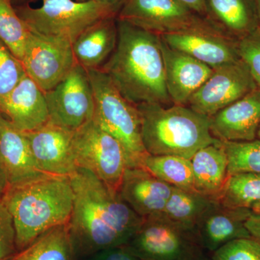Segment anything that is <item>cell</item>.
I'll use <instances>...</instances> for the list:
<instances>
[{
	"label": "cell",
	"mask_w": 260,
	"mask_h": 260,
	"mask_svg": "<svg viewBox=\"0 0 260 260\" xmlns=\"http://www.w3.org/2000/svg\"><path fill=\"white\" fill-rule=\"evenodd\" d=\"M253 1H254V5H255L256 14H257L260 26V0H253Z\"/></svg>",
	"instance_id": "cell-40"
},
{
	"label": "cell",
	"mask_w": 260,
	"mask_h": 260,
	"mask_svg": "<svg viewBox=\"0 0 260 260\" xmlns=\"http://www.w3.org/2000/svg\"><path fill=\"white\" fill-rule=\"evenodd\" d=\"M238 52L260 89V26L238 41Z\"/></svg>",
	"instance_id": "cell-32"
},
{
	"label": "cell",
	"mask_w": 260,
	"mask_h": 260,
	"mask_svg": "<svg viewBox=\"0 0 260 260\" xmlns=\"http://www.w3.org/2000/svg\"><path fill=\"white\" fill-rule=\"evenodd\" d=\"M10 3H12V5L14 7L18 6V5H21L23 4H25L26 3L28 0H10Z\"/></svg>",
	"instance_id": "cell-41"
},
{
	"label": "cell",
	"mask_w": 260,
	"mask_h": 260,
	"mask_svg": "<svg viewBox=\"0 0 260 260\" xmlns=\"http://www.w3.org/2000/svg\"><path fill=\"white\" fill-rule=\"evenodd\" d=\"M221 142L227 155L229 177L246 173L260 175V140Z\"/></svg>",
	"instance_id": "cell-29"
},
{
	"label": "cell",
	"mask_w": 260,
	"mask_h": 260,
	"mask_svg": "<svg viewBox=\"0 0 260 260\" xmlns=\"http://www.w3.org/2000/svg\"><path fill=\"white\" fill-rule=\"evenodd\" d=\"M70 178L74 200L67 225L78 259L126 245L144 218L90 171L78 167Z\"/></svg>",
	"instance_id": "cell-1"
},
{
	"label": "cell",
	"mask_w": 260,
	"mask_h": 260,
	"mask_svg": "<svg viewBox=\"0 0 260 260\" xmlns=\"http://www.w3.org/2000/svg\"><path fill=\"white\" fill-rule=\"evenodd\" d=\"M44 94L53 124L75 132L93 119L95 101L88 70L78 63L60 83Z\"/></svg>",
	"instance_id": "cell-10"
},
{
	"label": "cell",
	"mask_w": 260,
	"mask_h": 260,
	"mask_svg": "<svg viewBox=\"0 0 260 260\" xmlns=\"http://www.w3.org/2000/svg\"><path fill=\"white\" fill-rule=\"evenodd\" d=\"M117 27L115 50L100 70L121 95L135 106L173 105L166 85L160 35L119 19Z\"/></svg>",
	"instance_id": "cell-2"
},
{
	"label": "cell",
	"mask_w": 260,
	"mask_h": 260,
	"mask_svg": "<svg viewBox=\"0 0 260 260\" xmlns=\"http://www.w3.org/2000/svg\"><path fill=\"white\" fill-rule=\"evenodd\" d=\"M141 137L147 153L191 159L200 149L216 143L210 130V117L187 106L164 107L156 104L137 106Z\"/></svg>",
	"instance_id": "cell-4"
},
{
	"label": "cell",
	"mask_w": 260,
	"mask_h": 260,
	"mask_svg": "<svg viewBox=\"0 0 260 260\" xmlns=\"http://www.w3.org/2000/svg\"><path fill=\"white\" fill-rule=\"evenodd\" d=\"M257 139L260 140V126H259V130H258V133H257Z\"/></svg>",
	"instance_id": "cell-43"
},
{
	"label": "cell",
	"mask_w": 260,
	"mask_h": 260,
	"mask_svg": "<svg viewBox=\"0 0 260 260\" xmlns=\"http://www.w3.org/2000/svg\"><path fill=\"white\" fill-rule=\"evenodd\" d=\"M260 126V89L219 111L210 117L215 139L227 142L251 141L257 138Z\"/></svg>",
	"instance_id": "cell-16"
},
{
	"label": "cell",
	"mask_w": 260,
	"mask_h": 260,
	"mask_svg": "<svg viewBox=\"0 0 260 260\" xmlns=\"http://www.w3.org/2000/svg\"><path fill=\"white\" fill-rule=\"evenodd\" d=\"M0 168L9 185L23 184L44 175L39 170L26 137L0 114Z\"/></svg>",
	"instance_id": "cell-20"
},
{
	"label": "cell",
	"mask_w": 260,
	"mask_h": 260,
	"mask_svg": "<svg viewBox=\"0 0 260 260\" xmlns=\"http://www.w3.org/2000/svg\"><path fill=\"white\" fill-rule=\"evenodd\" d=\"M211 260H260V242L252 237L235 239L214 251Z\"/></svg>",
	"instance_id": "cell-31"
},
{
	"label": "cell",
	"mask_w": 260,
	"mask_h": 260,
	"mask_svg": "<svg viewBox=\"0 0 260 260\" xmlns=\"http://www.w3.org/2000/svg\"><path fill=\"white\" fill-rule=\"evenodd\" d=\"M73 200L71 181L66 176L45 174L9 185L2 201L13 218L17 251L23 250L51 228L68 224Z\"/></svg>",
	"instance_id": "cell-3"
},
{
	"label": "cell",
	"mask_w": 260,
	"mask_h": 260,
	"mask_svg": "<svg viewBox=\"0 0 260 260\" xmlns=\"http://www.w3.org/2000/svg\"><path fill=\"white\" fill-rule=\"evenodd\" d=\"M195 191L218 201L228 177V158L220 140L200 149L191 157Z\"/></svg>",
	"instance_id": "cell-22"
},
{
	"label": "cell",
	"mask_w": 260,
	"mask_h": 260,
	"mask_svg": "<svg viewBox=\"0 0 260 260\" xmlns=\"http://www.w3.org/2000/svg\"><path fill=\"white\" fill-rule=\"evenodd\" d=\"M166 85L173 104L187 105L196 90L210 78L213 69L184 53L176 50L160 37Z\"/></svg>",
	"instance_id": "cell-15"
},
{
	"label": "cell",
	"mask_w": 260,
	"mask_h": 260,
	"mask_svg": "<svg viewBox=\"0 0 260 260\" xmlns=\"http://www.w3.org/2000/svg\"><path fill=\"white\" fill-rule=\"evenodd\" d=\"M21 61L25 74L44 93L60 83L77 64L71 39L30 30Z\"/></svg>",
	"instance_id": "cell-9"
},
{
	"label": "cell",
	"mask_w": 260,
	"mask_h": 260,
	"mask_svg": "<svg viewBox=\"0 0 260 260\" xmlns=\"http://www.w3.org/2000/svg\"><path fill=\"white\" fill-rule=\"evenodd\" d=\"M142 167L169 185L184 190L195 191L190 159L148 154Z\"/></svg>",
	"instance_id": "cell-26"
},
{
	"label": "cell",
	"mask_w": 260,
	"mask_h": 260,
	"mask_svg": "<svg viewBox=\"0 0 260 260\" xmlns=\"http://www.w3.org/2000/svg\"><path fill=\"white\" fill-rule=\"evenodd\" d=\"M39 0H28V2H27L26 3H36V2H39ZM75 1L77 2H87V1H90V0H75Z\"/></svg>",
	"instance_id": "cell-42"
},
{
	"label": "cell",
	"mask_w": 260,
	"mask_h": 260,
	"mask_svg": "<svg viewBox=\"0 0 260 260\" xmlns=\"http://www.w3.org/2000/svg\"><path fill=\"white\" fill-rule=\"evenodd\" d=\"M173 186L143 167H127L119 187V196L143 218L161 213Z\"/></svg>",
	"instance_id": "cell-18"
},
{
	"label": "cell",
	"mask_w": 260,
	"mask_h": 260,
	"mask_svg": "<svg viewBox=\"0 0 260 260\" xmlns=\"http://www.w3.org/2000/svg\"><path fill=\"white\" fill-rule=\"evenodd\" d=\"M29 30L10 0H0V41L20 61L23 58Z\"/></svg>",
	"instance_id": "cell-28"
},
{
	"label": "cell",
	"mask_w": 260,
	"mask_h": 260,
	"mask_svg": "<svg viewBox=\"0 0 260 260\" xmlns=\"http://www.w3.org/2000/svg\"><path fill=\"white\" fill-rule=\"evenodd\" d=\"M207 19L239 41L259 26L253 0H206Z\"/></svg>",
	"instance_id": "cell-23"
},
{
	"label": "cell",
	"mask_w": 260,
	"mask_h": 260,
	"mask_svg": "<svg viewBox=\"0 0 260 260\" xmlns=\"http://www.w3.org/2000/svg\"><path fill=\"white\" fill-rule=\"evenodd\" d=\"M160 36L169 47L191 56L212 69L240 59L238 40L211 21L202 26Z\"/></svg>",
	"instance_id": "cell-13"
},
{
	"label": "cell",
	"mask_w": 260,
	"mask_h": 260,
	"mask_svg": "<svg viewBox=\"0 0 260 260\" xmlns=\"http://www.w3.org/2000/svg\"><path fill=\"white\" fill-rule=\"evenodd\" d=\"M257 88L249 68L240 59L213 69L210 78L191 95L186 106L211 117Z\"/></svg>",
	"instance_id": "cell-11"
},
{
	"label": "cell",
	"mask_w": 260,
	"mask_h": 260,
	"mask_svg": "<svg viewBox=\"0 0 260 260\" xmlns=\"http://www.w3.org/2000/svg\"><path fill=\"white\" fill-rule=\"evenodd\" d=\"M73 133L51 121L39 129L24 133L41 172L66 177L76 172Z\"/></svg>",
	"instance_id": "cell-14"
},
{
	"label": "cell",
	"mask_w": 260,
	"mask_h": 260,
	"mask_svg": "<svg viewBox=\"0 0 260 260\" xmlns=\"http://www.w3.org/2000/svg\"><path fill=\"white\" fill-rule=\"evenodd\" d=\"M245 225L252 237L260 242V213H252L246 220Z\"/></svg>",
	"instance_id": "cell-37"
},
{
	"label": "cell",
	"mask_w": 260,
	"mask_h": 260,
	"mask_svg": "<svg viewBox=\"0 0 260 260\" xmlns=\"http://www.w3.org/2000/svg\"><path fill=\"white\" fill-rule=\"evenodd\" d=\"M116 18L158 35L183 31L210 22L177 0H127Z\"/></svg>",
	"instance_id": "cell-12"
},
{
	"label": "cell",
	"mask_w": 260,
	"mask_h": 260,
	"mask_svg": "<svg viewBox=\"0 0 260 260\" xmlns=\"http://www.w3.org/2000/svg\"><path fill=\"white\" fill-rule=\"evenodd\" d=\"M85 260H141L135 256L126 245L109 248L98 251Z\"/></svg>",
	"instance_id": "cell-34"
},
{
	"label": "cell",
	"mask_w": 260,
	"mask_h": 260,
	"mask_svg": "<svg viewBox=\"0 0 260 260\" xmlns=\"http://www.w3.org/2000/svg\"><path fill=\"white\" fill-rule=\"evenodd\" d=\"M126 246L141 260H186L203 251L194 232L162 213L144 218Z\"/></svg>",
	"instance_id": "cell-8"
},
{
	"label": "cell",
	"mask_w": 260,
	"mask_h": 260,
	"mask_svg": "<svg viewBox=\"0 0 260 260\" xmlns=\"http://www.w3.org/2000/svg\"><path fill=\"white\" fill-rule=\"evenodd\" d=\"M186 260H211V259H208L203 254V252H200L199 254H195V255L191 256V257L188 258Z\"/></svg>",
	"instance_id": "cell-39"
},
{
	"label": "cell",
	"mask_w": 260,
	"mask_h": 260,
	"mask_svg": "<svg viewBox=\"0 0 260 260\" xmlns=\"http://www.w3.org/2000/svg\"><path fill=\"white\" fill-rule=\"evenodd\" d=\"M8 186H9V183H8L6 175L3 169L0 168V201L3 200Z\"/></svg>",
	"instance_id": "cell-38"
},
{
	"label": "cell",
	"mask_w": 260,
	"mask_h": 260,
	"mask_svg": "<svg viewBox=\"0 0 260 260\" xmlns=\"http://www.w3.org/2000/svg\"><path fill=\"white\" fill-rule=\"evenodd\" d=\"M41 5L25 3L15 7L30 31L75 40L85 29L102 19L112 16L93 0H39ZM116 18V17H114Z\"/></svg>",
	"instance_id": "cell-6"
},
{
	"label": "cell",
	"mask_w": 260,
	"mask_h": 260,
	"mask_svg": "<svg viewBox=\"0 0 260 260\" xmlns=\"http://www.w3.org/2000/svg\"><path fill=\"white\" fill-rule=\"evenodd\" d=\"M177 1L186 5L197 14L207 18L206 0H177Z\"/></svg>",
	"instance_id": "cell-36"
},
{
	"label": "cell",
	"mask_w": 260,
	"mask_h": 260,
	"mask_svg": "<svg viewBox=\"0 0 260 260\" xmlns=\"http://www.w3.org/2000/svg\"><path fill=\"white\" fill-rule=\"evenodd\" d=\"M110 13L112 16L117 18L119 12L122 9L127 0H93Z\"/></svg>",
	"instance_id": "cell-35"
},
{
	"label": "cell",
	"mask_w": 260,
	"mask_h": 260,
	"mask_svg": "<svg viewBox=\"0 0 260 260\" xmlns=\"http://www.w3.org/2000/svg\"><path fill=\"white\" fill-rule=\"evenodd\" d=\"M215 201L198 191L173 186L172 194L162 213L174 223L195 234L200 219Z\"/></svg>",
	"instance_id": "cell-25"
},
{
	"label": "cell",
	"mask_w": 260,
	"mask_h": 260,
	"mask_svg": "<svg viewBox=\"0 0 260 260\" xmlns=\"http://www.w3.org/2000/svg\"><path fill=\"white\" fill-rule=\"evenodd\" d=\"M117 41V19H102L73 41L75 60L87 70L102 69L115 50Z\"/></svg>",
	"instance_id": "cell-21"
},
{
	"label": "cell",
	"mask_w": 260,
	"mask_h": 260,
	"mask_svg": "<svg viewBox=\"0 0 260 260\" xmlns=\"http://www.w3.org/2000/svg\"><path fill=\"white\" fill-rule=\"evenodd\" d=\"M9 260H78L68 225L51 228Z\"/></svg>",
	"instance_id": "cell-24"
},
{
	"label": "cell",
	"mask_w": 260,
	"mask_h": 260,
	"mask_svg": "<svg viewBox=\"0 0 260 260\" xmlns=\"http://www.w3.org/2000/svg\"><path fill=\"white\" fill-rule=\"evenodd\" d=\"M218 202L231 208L260 213V175L238 174L228 177Z\"/></svg>",
	"instance_id": "cell-27"
},
{
	"label": "cell",
	"mask_w": 260,
	"mask_h": 260,
	"mask_svg": "<svg viewBox=\"0 0 260 260\" xmlns=\"http://www.w3.org/2000/svg\"><path fill=\"white\" fill-rule=\"evenodd\" d=\"M88 73L95 101L93 120L119 140L125 151L127 167H142L148 153L142 141L137 106L121 95L102 70H88Z\"/></svg>",
	"instance_id": "cell-5"
},
{
	"label": "cell",
	"mask_w": 260,
	"mask_h": 260,
	"mask_svg": "<svg viewBox=\"0 0 260 260\" xmlns=\"http://www.w3.org/2000/svg\"><path fill=\"white\" fill-rule=\"evenodd\" d=\"M73 148L77 167L90 171L118 193L127 168L125 151L119 140L92 119L74 132Z\"/></svg>",
	"instance_id": "cell-7"
},
{
	"label": "cell",
	"mask_w": 260,
	"mask_h": 260,
	"mask_svg": "<svg viewBox=\"0 0 260 260\" xmlns=\"http://www.w3.org/2000/svg\"><path fill=\"white\" fill-rule=\"evenodd\" d=\"M17 252L13 218L3 201H0V260H9Z\"/></svg>",
	"instance_id": "cell-33"
},
{
	"label": "cell",
	"mask_w": 260,
	"mask_h": 260,
	"mask_svg": "<svg viewBox=\"0 0 260 260\" xmlns=\"http://www.w3.org/2000/svg\"><path fill=\"white\" fill-rule=\"evenodd\" d=\"M25 75L22 61L0 41V101L13 90Z\"/></svg>",
	"instance_id": "cell-30"
},
{
	"label": "cell",
	"mask_w": 260,
	"mask_h": 260,
	"mask_svg": "<svg viewBox=\"0 0 260 260\" xmlns=\"http://www.w3.org/2000/svg\"><path fill=\"white\" fill-rule=\"evenodd\" d=\"M251 214L248 210L228 208L214 202L195 229L200 247L213 253L233 240L251 237L245 225Z\"/></svg>",
	"instance_id": "cell-19"
},
{
	"label": "cell",
	"mask_w": 260,
	"mask_h": 260,
	"mask_svg": "<svg viewBox=\"0 0 260 260\" xmlns=\"http://www.w3.org/2000/svg\"><path fill=\"white\" fill-rule=\"evenodd\" d=\"M0 114L23 133L39 129L49 122L45 94L27 75L0 101Z\"/></svg>",
	"instance_id": "cell-17"
}]
</instances>
